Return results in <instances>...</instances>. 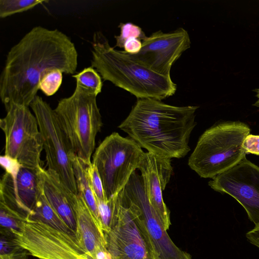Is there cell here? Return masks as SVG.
Returning a JSON list of instances; mask_svg holds the SVG:
<instances>
[{"instance_id":"cell-1","label":"cell","mask_w":259,"mask_h":259,"mask_svg":"<svg viewBox=\"0 0 259 259\" xmlns=\"http://www.w3.org/2000/svg\"><path fill=\"white\" fill-rule=\"evenodd\" d=\"M78 54L74 43L60 30L32 28L7 55L0 76V97L6 110L14 105L29 106L37 96L41 74L49 68L73 74Z\"/></svg>"},{"instance_id":"cell-2","label":"cell","mask_w":259,"mask_h":259,"mask_svg":"<svg viewBox=\"0 0 259 259\" xmlns=\"http://www.w3.org/2000/svg\"><path fill=\"white\" fill-rule=\"evenodd\" d=\"M198 106H176L153 98L137 99L118 126L141 148L166 158H181L190 151Z\"/></svg>"},{"instance_id":"cell-3","label":"cell","mask_w":259,"mask_h":259,"mask_svg":"<svg viewBox=\"0 0 259 259\" xmlns=\"http://www.w3.org/2000/svg\"><path fill=\"white\" fill-rule=\"evenodd\" d=\"M92 46L91 66L104 80L110 81L137 99L162 100L176 93L177 84L170 77L153 71L124 51L111 47L102 32H95Z\"/></svg>"},{"instance_id":"cell-4","label":"cell","mask_w":259,"mask_h":259,"mask_svg":"<svg viewBox=\"0 0 259 259\" xmlns=\"http://www.w3.org/2000/svg\"><path fill=\"white\" fill-rule=\"evenodd\" d=\"M250 129L239 121L222 122L206 130L190 156L188 165L200 177L213 178L245 157L243 143Z\"/></svg>"},{"instance_id":"cell-5","label":"cell","mask_w":259,"mask_h":259,"mask_svg":"<svg viewBox=\"0 0 259 259\" xmlns=\"http://www.w3.org/2000/svg\"><path fill=\"white\" fill-rule=\"evenodd\" d=\"M97 96L76 85L69 97L60 99L54 111L73 153L85 163L95 146L103 125Z\"/></svg>"},{"instance_id":"cell-6","label":"cell","mask_w":259,"mask_h":259,"mask_svg":"<svg viewBox=\"0 0 259 259\" xmlns=\"http://www.w3.org/2000/svg\"><path fill=\"white\" fill-rule=\"evenodd\" d=\"M144 153L130 137L124 138L115 132L106 137L96 148L92 163L100 175L107 200L124 188Z\"/></svg>"},{"instance_id":"cell-7","label":"cell","mask_w":259,"mask_h":259,"mask_svg":"<svg viewBox=\"0 0 259 259\" xmlns=\"http://www.w3.org/2000/svg\"><path fill=\"white\" fill-rule=\"evenodd\" d=\"M150 246L155 259H191L172 241L157 213L151 205L141 176L135 171L119 192Z\"/></svg>"},{"instance_id":"cell-8","label":"cell","mask_w":259,"mask_h":259,"mask_svg":"<svg viewBox=\"0 0 259 259\" xmlns=\"http://www.w3.org/2000/svg\"><path fill=\"white\" fill-rule=\"evenodd\" d=\"M12 234L19 247L39 259H89L75 236L28 216Z\"/></svg>"},{"instance_id":"cell-9","label":"cell","mask_w":259,"mask_h":259,"mask_svg":"<svg viewBox=\"0 0 259 259\" xmlns=\"http://www.w3.org/2000/svg\"><path fill=\"white\" fill-rule=\"evenodd\" d=\"M29 107L38 123L48 169L57 173L65 187L77 195L78 191L70 159L73 152L54 109L37 95Z\"/></svg>"},{"instance_id":"cell-10","label":"cell","mask_w":259,"mask_h":259,"mask_svg":"<svg viewBox=\"0 0 259 259\" xmlns=\"http://www.w3.org/2000/svg\"><path fill=\"white\" fill-rule=\"evenodd\" d=\"M6 111V116L0 120L5 136V154L17 159L23 166L41 167L43 143L34 114L23 105H12Z\"/></svg>"},{"instance_id":"cell-11","label":"cell","mask_w":259,"mask_h":259,"mask_svg":"<svg viewBox=\"0 0 259 259\" xmlns=\"http://www.w3.org/2000/svg\"><path fill=\"white\" fill-rule=\"evenodd\" d=\"M214 190L234 198L249 220L259 226V167L244 157L236 165L208 182Z\"/></svg>"},{"instance_id":"cell-12","label":"cell","mask_w":259,"mask_h":259,"mask_svg":"<svg viewBox=\"0 0 259 259\" xmlns=\"http://www.w3.org/2000/svg\"><path fill=\"white\" fill-rule=\"evenodd\" d=\"M116 221L105 234L112 259H155L143 233L129 208L117 195Z\"/></svg>"},{"instance_id":"cell-13","label":"cell","mask_w":259,"mask_h":259,"mask_svg":"<svg viewBox=\"0 0 259 259\" xmlns=\"http://www.w3.org/2000/svg\"><path fill=\"white\" fill-rule=\"evenodd\" d=\"M190 45L189 33L183 28L166 33L158 30L142 41L138 53L128 54L153 71L170 77L172 65Z\"/></svg>"},{"instance_id":"cell-14","label":"cell","mask_w":259,"mask_h":259,"mask_svg":"<svg viewBox=\"0 0 259 259\" xmlns=\"http://www.w3.org/2000/svg\"><path fill=\"white\" fill-rule=\"evenodd\" d=\"M171 159L144 152L138 169L141 173L146 194L150 204L167 231L170 225V212L162 197V191L172 172Z\"/></svg>"},{"instance_id":"cell-15","label":"cell","mask_w":259,"mask_h":259,"mask_svg":"<svg viewBox=\"0 0 259 259\" xmlns=\"http://www.w3.org/2000/svg\"><path fill=\"white\" fill-rule=\"evenodd\" d=\"M73 207L76 224V238L88 255L93 257L97 251L107 248L102 226L78 193L75 195Z\"/></svg>"},{"instance_id":"cell-16","label":"cell","mask_w":259,"mask_h":259,"mask_svg":"<svg viewBox=\"0 0 259 259\" xmlns=\"http://www.w3.org/2000/svg\"><path fill=\"white\" fill-rule=\"evenodd\" d=\"M41 167L34 169L22 166L15 179L5 172L1 180L0 184L11 192L18 207L27 216L31 214L43 190L39 175Z\"/></svg>"},{"instance_id":"cell-17","label":"cell","mask_w":259,"mask_h":259,"mask_svg":"<svg viewBox=\"0 0 259 259\" xmlns=\"http://www.w3.org/2000/svg\"><path fill=\"white\" fill-rule=\"evenodd\" d=\"M39 175L47 199L75 236L76 224L73 203L76 194L65 187L55 171L41 167Z\"/></svg>"},{"instance_id":"cell-18","label":"cell","mask_w":259,"mask_h":259,"mask_svg":"<svg viewBox=\"0 0 259 259\" xmlns=\"http://www.w3.org/2000/svg\"><path fill=\"white\" fill-rule=\"evenodd\" d=\"M70 159L78 193L82 197L97 220L102 225L97 201L92 190L88 174L87 165L88 163L79 158L74 153L71 154Z\"/></svg>"},{"instance_id":"cell-19","label":"cell","mask_w":259,"mask_h":259,"mask_svg":"<svg viewBox=\"0 0 259 259\" xmlns=\"http://www.w3.org/2000/svg\"><path fill=\"white\" fill-rule=\"evenodd\" d=\"M28 217L39 220L56 229L75 236L48 202L43 190Z\"/></svg>"},{"instance_id":"cell-20","label":"cell","mask_w":259,"mask_h":259,"mask_svg":"<svg viewBox=\"0 0 259 259\" xmlns=\"http://www.w3.org/2000/svg\"><path fill=\"white\" fill-rule=\"evenodd\" d=\"M76 85L98 96L102 92L103 82L102 77L92 66L84 68L78 73L73 75Z\"/></svg>"},{"instance_id":"cell-21","label":"cell","mask_w":259,"mask_h":259,"mask_svg":"<svg viewBox=\"0 0 259 259\" xmlns=\"http://www.w3.org/2000/svg\"><path fill=\"white\" fill-rule=\"evenodd\" d=\"M63 72L58 68H49L40 75L39 90L47 96L54 95L61 85Z\"/></svg>"},{"instance_id":"cell-22","label":"cell","mask_w":259,"mask_h":259,"mask_svg":"<svg viewBox=\"0 0 259 259\" xmlns=\"http://www.w3.org/2000/svg\"><path fill=\"white\" fill-rule=\"evenodd\" d=\"M44 0H0V17L5 18L16 13L31 9Z\"/></svg>"},{"instance_id":"cell-23","label":"cell","mask_w":259,"mask_h":259,"mask_svg":"<svg viewBox=\"0 0 259 259\" xmlns=\"http://www.w3.org/2000/svg\"><path fill=\"white\" fill-rule=\"evenodd\" d=\"M118 27L120 34L115 36V47L123 48L125 41L128 38H137L143 41L147 37L141 27L132 23H120Z\"/></svg>"},{"instance_id":"cell-24","label":"cell","mask_w":259,"mask_h":259,"mask_svg":"<svg viewBox=\"0 0 259 259\" xmlns=\"http://www.w3.org/2000/svg\"><path fill=\"white\" fill-rule=\"evenodd\" d=\"M87 171L92 190L97 202H104L106 200L103 184L99 172L92 162L87 165Z\"/></svg>"},{"instance_id":"cell-25","label":"cell","mask_w":259,"mask_h":259,"mask_svg":"<svg viewBox=\"0 0 259 259\" xmlns=\"http://www.w3.org/2000/svg\"><path fill=\"white\" fill-rule=\"evenodd\" d=\"M0 164L6 172L10 175L14 179L16 178L22 166L17 159L5 154L0 156Z\"/></svg>"},{"instance_id":"cell-26","label":"cell","mask_w":259,"mask_h":259,"mask_svg":"<svg viewBox=\"0 0 259 259\" xmlns=\"http://www.w3.org/2000/svg\"><path fill=\"white\" fill-rule=\"evenodd\" d=\"M245 154H254L259 155V135L249 134L243 143Z\"/></svg>"},{"instance_id":"cell-27","label":"cell","mask_w":259,"mask_h":259,"mask_svg":"<svg viewBox=\"0 0 259 259\" xmlns=\"http://www.w3.org/2000/svg\"><path fill=\"white\" fill-rule=\"evenodd\" d=\"M142 46V40L137 38H131L125 41L123 48L126 53L134 55L140 52Z\"/></svg>"},{"instance_id":"cell-28","label":"cell","mask_w":259,"mask_h":259,"mask_svg":"<svg viewBox=\"0 0 259 259\" xmlns=\"http://www.w3.org/2000/svg\"><path fill=\"white\" fill-rule=\"evenodd\" d=\"M246 237L251 244L259 248V226H256L248 232Z\"/></svg>"},{"instance_id":"cell-29","label":"cell","mask_w":259,"mask_h":259,"mask_svg":"<svg viewBox=\"0 0 259 259\" xmlns=\"http://www.w3.org/2000/svg\"><path fill=\"white\" fill-rule=\"evenodd\" d=\"M94 259H112V256L107 248L98 250L95 253Z\"/></svg>"},{"instance_id":"cell-30","label":"cell","mask_w":259,"mask_h":259,"mask_svg":"<svg viewBox=\"0 0 259 259\" xmlns=\"http://www.w3.org/2000/svg\"><path fill=\"white\" fill-rule=\"evenodd\" d=\"M253 91L255 92L256 94V97L258 98L257 101L253 104V106L259 107V89H255L253 90Z\"/></svg>"},{"instance_id":"cell-31","label":"cell","mask_w":259,"mask_h":259,"mask_svg":"<svg viewBox=\"0 0 259 259\" xmlns=\"http://www.w3.org/2000/svg\"><path fill=\"white\" fill-rule=\"evenodd\" d=\"M88 257H89V259H94L92 257L88 255Z\"/></svg>"},{"instance_id":"cell-32","label":"cell","mask_w":259,"mask_h":259,"mask_svg":"<svg viewBox=\"0 0 259 259\" xmlns=\"http://www.w3.org/2000/svg\"><path fill=\"white\" fill-rule=\"evenodd\" d=\"M1 259H2V258H1Z\"/></svg>"},{"instance_id":"cell-33","label":"cell","mask_w":259,"mask_h":259,"mask_svg":"<svg viewBox=\"0 0 259 259\" xmlns=\"http://www.w3.org/2000/svg\"></svg>"}]
</instances>
